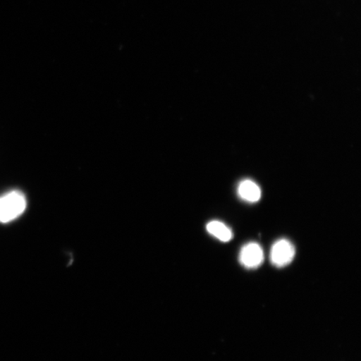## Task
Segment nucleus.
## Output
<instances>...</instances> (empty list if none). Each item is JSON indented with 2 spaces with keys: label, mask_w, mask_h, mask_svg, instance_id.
Wrapping results in <instances>:
<instances>
[{
  "label": "nucleus",
  "mask_w": 361,
  "mask_h": 361,
  "mask_svg": "<svg viewBox=\"0 0 361 361\" xmlns=\"http://www.w3.org/2000/svg\"><path fill=\"white\" fill-rule=\"evenodd\" d=\"M26 197L20 191H12L0 197V223L19 218L26 209Z\"/></svg>",
  "instance_id": "1"
},
{
  "label": "nucleus",
  "mask_w": 361,
  "mask_h": 361,
  "mask_svg": "<svg viewBox=\"0 0 361 361\" xmlns=\"http://www.w3.org/2000/svg\"><path fill=\"white\" fill-rule=\"evenodd\" d=\"M295 256V247L288 239H279L271 247L270 261L275 267H286L292 263Z\"/></svg>",
  "instance_id": "2"
},
{
  "label": "nucleus",
  "mask_w": 361,
  "mask_h": 361,
  "mask_svg": "<svg viewBox=\"0 0 361 361\" xmlns=\"http://www.w3.org/2000/svg\"><path fill=\"white\" fill-rule=\"evenodd\" d=\"M263 248L257 243H248L242 247L239 262L243 267L250 269L259 268L264 263Z\"/></svg>",
  "instance_id": "3"
},
{
  "label": "nucleus",
  "mask_w": 361,
  "mask_h": 361,
  "mask_svg": "<svg viewBox=\"0 0 361 361\" xmlns=\"http://www.w3.org/2000/svg\"><path fill=\"white\" fill-rule=\"evenodd\" d=\"M238 195L243 201L255 203L260 200L261 189L254 180L245 179L238 184Z\"/></svg>",
  "instance_id": "4"
},
{
  "label": "nucleus",
  "mask_w": 361,
  "mask_h": 361,
  "mask_svg": "<svg viewBox=\"0 0 361 361\" xmlns=\"http://www.w3.org/2000/svg\"><path fill=\"white\" fill-rule=\"evenodd\" d=\"M207 231L221 242H229L233 238L232 230L220 221H211L207 224Z\"/></svg>",
  "instance_id": "5"
}]
</instances>
